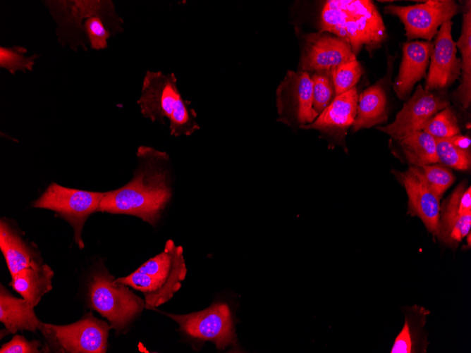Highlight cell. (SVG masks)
I'll return each instance as SVG.
<instances>
[{"mask_svg": "<svg viewBox=\"0 0 471 353\" xmlns=\"http://www.w3.org/2000/svg\"><path fill=\"white\" fill-rule=\"evenodd\" d=\"M138 166L133 179L124 186L106 192L99 211L137 216L154 225L172 194L165 151L147 146L137 151Z\"/></svg>", "mask_w": 471, "mask_h": 353, "instance_id": "obj_1", "label": "cell"}, {"mask_svg": "<svg viewBox=\"0 0 471 353\" xmlns=\"http://www.w3.org/2000/svg\"><path fill=\"white\" fill-rule=\"evenodd\" d=\"M58 25L59 42L68 44L76 51L78 47L102 50L108 47L111 36L123 31V19L116 13L112 1H45Z\"/></svg>", "mask_w": 471, "mask_h": 353, "instance_id": "obj_2", "label": "cell"}, {"mask_svg": "<svg viewBox=\"0 0 471 353\" xmlns=\"http://www.w3.org/2000/svg\"><path fill=\"white\" fill-rule=\"evenodd\" d=\"M321 32H328L348 42L356 55L365 47L371 52L386 38L382 18L372 1H327L321 15Z\"/></svg>", "mask_w": 471, "mask_h": 353, "instance_id": "obj_3", "label": "cell"}, {"mask_svg": "<svg viewBox=\"0 0 471 353\" xmlns=\"http://www.w3.org/2000/svg\"><path fill=\"white\" fill-rule=\"evenodd\" d=\"M137 103L142 116L152 122L165 124L166 118L172 136H190L200 128L197 113L182 97L173 73L147 70Z\"/></svg>", "mask_w": 471, "mask_h": 353, "instance_id": "obj_4", "label": "cell"}, {"mask_svg": "<svg viewBox=\"0 0 471 353\" xmlns=\"http://www.w3.org/2000/svg\"><path fill=\"white\" fill-rule=\"evenodd\" d=\"M89 299L90 306L109 321L116 333L123 332L145 308V300L106 271L92 275Z\"/></svg>", "mask_w": 471, "mask_h": 353, "instance_id": "obj_5", "label": "cell"}, {"mask_svg": "<svg viewBox=\"0 0 471 353\" xmlns=\"http://www.w3.org/2000/svg\"><path fill=\"white\" fill-rule=\"evenodd\" d=\"M105 192H90L66 187L52 182L32 206L55 211L73 228L74 240L84 248L81 233L88 216L99 211Z\"/></svg>", "mask_w": 471, "mask_h": 353, "instance_id": "obj_6", "label": "cell"}, {"mask_svg": "<svg viewBox=\"0 0 471 353\" xmlns=\"http://www.w3.org/2000/svg\"><path fill=\"white\" fill-rule=\"evenodd\" d=\"M110 325L87 314L68 325L43 323L40 331L59 352L105 353Z\"/></svg>", "mask_w": 471, "mask_h": 353, "instance_id": "obj_7", "label": "cell"}, {"mask_svg": "<svg viewBox=\"0 0 471 353\" xmlns=\"http://www.w3.org/2000/svg\"><path fill=\"white\" fill-rule=\"evenodd\" d=\"M164 314L176 321L184 333L212 342L218 349H224L236 341L231 312L225 303H215L202 311L188 314Z\"/></svg>", "mask_w": 471, "mask_h": 353, "instance_id": "obj_8", "label": "cell"}, {"mask_svg": "<svg viewBox=\"0 0 471 353\" xmlns=\"http://www.w3.org/2000/svg\"><path fill=\"white\" fill-rule=\"evenodd\" d=\"M459 7L451 0H429L408 6L390 5L384 13L398 17L405 29L408 40L422 38L430 41L444 23L457 14Z\"/></svg>", "mask_w": 471, "mask_h": 353, "instance_id": "obj_9", "label": "cell"}, {"mask_svg": "<svg viewBox=\"0 0 471 353\" xmlns=\"http://www.w3.org/2000/svg\"><path fill=\"white\" fill-rule=\"evenodd\" d=\"M279 119L300 127L313 123L319 116L312 106V81L303 70L288 71L276 90Z\"/></svg>", "mask_w": 471, "mask_h": 353, "instance_id": "obj_10", "label": "cell"}, {"mask_svg": "<svg viewBox=\"0 0 471 353\" xmlns=\"http://www.w3.org/2000/svg\"><path fill=\"white\" fill-rule=\"evenodd\" d=\"M448 106V102L418 85L415 92L404 104L395 120L379 130L400 140L408 135L422 130L424 123L440 110Z\"/></svg>", "mask_w": 471, "mask_h": 353, "instance_id": "obj_11", "label": "cell"}, {"mask_svg": "<svg viewBox=\"0 0 471 353\" xmlns=\"http://www.w3.org/2000/svg\"><path fill=\"white\" fill-rule=\"evenodd\" d=\"M301 57V70L331 72L335 67L356 59L350 45L337 36L323 33L306 37Z\"/></svg>", "mask_w": 471, "mask_h": 353, "instance_id": "obj_12", "label": "cell"}, {"mask_svg": "<svg viewBox=\"0 0 471 353\" xmlns=\"http://www.w3.org/2000/svg\"><path fill=\"white\" fill-rule=\"evenodd\" d=\"M452 21L444 23L437 32L430 56L424 89L431 91L451 85L461 74V60L451 35Z\"/></svg>", "mask_w": 471, "mask_h": 353, "instance_id": "obj_13", "label": "cell"}, {"mask_svg": "<svg viewBox=\"0 0 471 353\" xmlns=\"http://www.w3.org/2000/svg\"><path fill=\"white\" fill-rule=\"evenodd\" d=\"M393 173L405 188L410 213L418 216L429 232L434 233L441 211L440 198L429 188L417 166Z\"/></svg>", "mask_w": 471, "mask_h": 353, "instance_id": "obj_14", "label": "cell"}, {"mask_svg": "<svg viewBox=\"0 0 471 353\" xmlns=\"http://www.w3.org/2000/svg\"><path fill=\"white\" fill-rule=\"evenodd\" d=\"M183 252L181 246H176L173 240H169L162 252L137 269L156 278L162 284L164 304L172 298L185 278L187 269Z\"/></svg>", "mask_w": 471, "mask_h": 353, "instance_id": "obj_15", "label": "cell"}, {"mask_svg": "<svg viewBox=\"0 0 471 353\" xmlns=\"http://www.w3.org/2000/svg\"><path fill=\"white\" fill-rule=\"evenodd\" d=\"M434 44L430 41L403 43V58L393 89L400 99H405L414 85L426 77Z\"/></svg>", "mask_w": 471, "mask_h": 353, "instance_id": "obj_16", "label": "cell"}, {"mask_svg": "<svg viewBox=\"0 0 471 353\" xmlns=\"http://www.w3.org/2000/svg\"><path fill=\"white\" fill-rule=\"evenodd\" d=\"M357 100L358 94L354 87L336 96L313 123L301 128L343 135L355 120Z\"/></svg>", "mask_w": 471, "mask_h": 353, "instance_id": "obj_17", "label": "cell"}, {"mask_svg": "<svg viewBox=\"0 0 471 353\" xmlns=\"http://www.w3.org/2000/svg\"><path fill=\"white\" fill-rule=\"evenodd\" d=\"M0 321L5 326V330L13 334L18 330H40L43 324L27 300L14 297L2 284L0 285Z\"/></svg>", "mask_w": 471, "mask_h": 353, "instance_id": "obj_18", "label": "cell"}, {"mask_svg": "<svg viewBox=\"0 0 471 353\" xmlns=\"http://www.w3.org/2000/svg\"><path fill=\"white\" fill-rule=\"evenodd\" d=\"M54 274L49 266L37 261L11 277L9 285L35 307L51 290Z\"/></svg>", "mask_w": 471, "mask_h": 353, "instance_id": "obj_19", "label": "cell"}, {"mask_svg": "<svg viewBox=\"0 0 471 353\" xmlns=\"http://www.w3.org/2000/svg\"><path fill=\"white\" fill-rule=\"evenodd\" d=\"M462 189L457 187L439 215L434 232L438 238L449 245H457L470 232L471 214H463L460 211V197Z\"/></svg>", "mask_w": 471, "mask_h": 353, "instance_id": "obj_20", "label": "cell"}, {"mask_svg": "<svg viewBox=\"0 0 471 353\" xmlns=\"http://www.w3.org/2000/svg\"><path fill=\"white\" fill-rule=\"evenodd\" d=\"M0 249L11 277L22 269L39 261L33 249L5 218H1L0 222Z\"/></svg>", "mask_w": 471, "mask_h": 353, "instance_id": "obj_21", "label": "cell"}, {"mask_svg": "<svg viewBox=\"0 0 471 353\" xmlns=\"http://www.w3.org/2000/svg\"><path fill=\"white\" fill-rule=\"evenodd\" d=\"M429 311L417 305L405 313L404 326L396 337L391 353L426 352L427 340L423 333Z\"/></svg>", "mask_w": 471, "mask_h": 353, "instance_id": "obj_22", "label": "cell"}, {"mask_svg": "<svg viewBox=\"0 0 471 353\" xmlns=\"http://www.w3.org/2000/svg\"><path fill=\"white\" fill-rule=\"evenodd\" d=\"M386 105V94L381 86L374 85L362 92L358 96L353 131L385 121L387 119Z\"/></svg>", "mask_w": 471, "mask_h": 353, "instance_id": "obj_23", "label": "cell"}, {"mask_svg": "<svg viewBox=\"0 0 471 353\" xmlns=\"http://www.w3.org/2000/svg\"><path fill=\"white\" fill-rule=\"evenodd\" d=\"M463 16L461 35L455 43L462 54V81L455 95L465 109L471 103V6L470 1L466 2Z\"/></svg>", "mask_w": 471, "mask_h": 353, "instance_id": "obj_24", "label": "cell"}, {"mask_svg": "<svg viewBox=\"0 0 471 353\" xmlns=\"http://www.w3.org/2000/svg\"><path fill=\"white\" fill-rule=\"evenodd\" d=\"M438 161L451 168L465 171L470 168V139L457 135L435 138Z\"/></svg>", "mask_w": 471, "mask_h": 353, "instance_id": "obj_25", "label": "cell"}, {"mask_svg": "<svg viewBox=\"0 0 471 353\" xmlns=\"http://www.w3.org/2000/svg\"><path fill=\"white\" fill-rule=\"evenodd\" d=\"M405 157L414 166L429 165L438 161L435 138L423 131H416L399 140Z\"/></svg>", "mask_w": 471, "mask_h": 353, "instance_id": "obj_26", "label": "cell"}, {"mask_svg": "<svg viewBox=\"0 0 471 353\" xmlns=\"http://www.w3.org/2000/svg\"><path fill=\"white\" fill-rule=\"evenodd\" d=\"M27 52V49L20 46L1 47L0 67L5 68L12 75H14L17 71L23 73L32 71L35 61L40 55L34 54L32 56H26L25 54Z\"/></svg>", "mask_w": 471, "mask_h": 353, "instance_id": "obj_27", "label": "cell"}, {"mask_svg": "<svg viewBox=\"0 0 471 353\" xmlns=\"http://www.w3.org/2000/svg\"><path fill=\"white\" fill-rule=\"evenodd\" d=\"M312 81V106L319 115L336 97L331 72H315Z\"/></svg>", "mask_w": 471, "mask_h": 353, "instance_id": "obj_28", "label": "cell"}, {"mask_svg": "<svg viewBox=\"0 0 471 353\" xmlns=\"http://www.w3.org/2000/svg\"><path fill=\"white\" fill-rule=\"evenodd\" d=\"M422 130L434 138L450 137L460 135V132L457 119L448 106L429 118Z\"/></svg>", "mask_w": 471, "mask_h": 353, "instance_id": "obj_29", "label": "cell"}, {"mask_svg": "<svg viewBox=\"0 0 471 353\" xmlns=\"http://www.w3.org/2000/svg\"><path fill=\"white\" fill-rule=\"evenodd\" d=\"M363 72V69L357 59L335 67L331 71V75L336 96L354 87L360 79Z\"/></svg>", "mask_w": 471, "mask_h": 353, "instance_id": "obj_30", "label": "cell"}, {"mask_svg": "<svg viewBox=\"0 0 471 353\" xmlns=\"http://www.w3.org/2000/svg\"><path fill=\"white\" fill-rule=\"evenodd\" d=\"M429 188L440 198L454 182L453 173L441 165H425L418 167Z\"/></svg>", "mask_w": 471, "mask_h": 353, "instance_id": "obj_31", "label": "cell"}, {"mask_svg": "<svg viewBox=\"0 0 471 353\" xmlns=\"http://www.w3.org/2000/svg\"><path fill=\"white\" fill-rule=\"evenodd\" d=\"M46 351L42 348V343L39 340H27L20 335H15L0 349L1 353H39L47 352Z\"/></svg>", "mask_w": 471, "mask_h": 353, "instance_id": "obj_32", "label": "cell"}, {"mask_svg": "<svg viewBox=\"0 0 471 353\" xmlns=\"http://www.w3.org/2000/svg\"><path fill=\"white\" fill-rule=\"evenodd\" d=\"M467 235V241H468V245H470V232Z\"/></svg>", "mask_w": 471, "mask_h": 353, "instance_id": "obj_33", "label": "cell"}]
</instances>
